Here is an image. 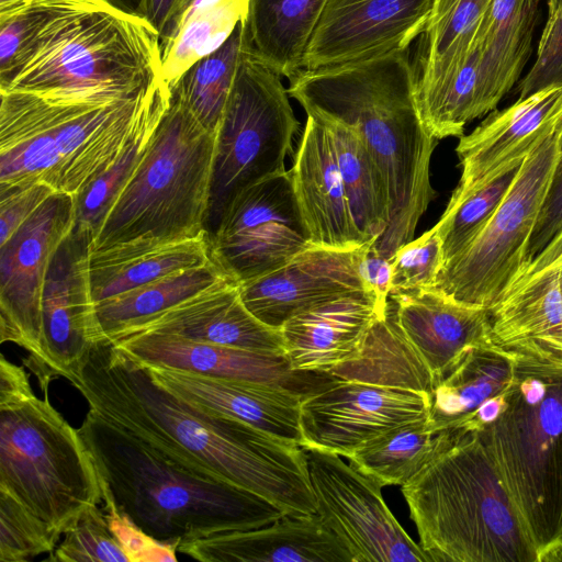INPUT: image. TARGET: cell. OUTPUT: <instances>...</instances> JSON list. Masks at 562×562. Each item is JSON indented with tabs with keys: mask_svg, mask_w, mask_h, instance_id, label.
Returning a JSON list of instances; mask_svg holds the SVG:
<instances>
[{
	"mask_svg": "<svg viewBox=\"0 0 562 562\" xmlns=\"http://www.w3.org/2000/svg\"><path fill=\"white\" fill-rule=\"evenodd\" d=\"M514 356V379L504 405L493 422L476 431L539 553L562 538V364Z\"/></svg>",
	"mask_w": 562,
	"mask_h": 562,
	"instance_id": "8",
	"label": "cell"
},
{
	"mask_svg": "<svg viewBox=\"0 0 562 562\" xmlns=\"http://www.w3.org/2000/svg\"><path fill=\"white\" fill-rule=\"evenodd\" d=\"M359 272L364 289L374 295L378 304L386 308L391 292V261L370 245L359 263Z\"/></svg>",
	"mask_w": 562,
	"mask_h": 562,
	"instance_id": "48",
	"label": "cell"
},
{
	"mask_svg": "<svg viewBox=\"0 0 562 562\" xmlns=\"http://www.w3.org/2000/svg\"><path fill=\"white\" fill-rule=\"evenodd\" d=\"M485 310L493 345L562 364V232Z\"/></svg>",
	"mask_w": 562,
	"mask_h": 562,
	"instance_id": "17",
	"label": "cell"
},
{
	"mask_svg": "<svg viewBox=\"0 0 562 562\" xmlns=\"http://www.w3.org/2000/svg\"><path fill=\"white\" fill-rule=\"evenodd\" d=\"M55 192L43 182L0 189V245Z\"/></svg>",
	"mask_w": 562,
	"mask_h": 562,
	"instance_id": "46",
	"label": "cell"
},
{
	"mask_svg": "<svg viewBox=\"0 0 562 562\" xmlns=\"http://www.w3.org/2000/svg\"><path fill=\"white\" fill-rule=\"evenodd\" d=\"M216 133L171 93L138 167L108 212L91 247L145 250L207 235Z\"/></svg>",
	"mask_w": 562,
	"mask_h": 562,
	"instance_id": "7",
	"label": "cell"
},
{
	"mask_svg": "<svg viewBox=\"0 0 562 562\" xmlns=\"http://www.w3.org/2000/svg\"><path fill=\"white\" fill-rule=\"evenodd\" d=\"M562 232V150L552 173L527 250L530 261Z\"/></svg>",
	"mask_w": 562,
	"mask_h": 562,
	"instance_id": "47",
	"label": "cell"
},
{
	"mask_svg": "<svg viewBox=\"0 0 562 562\" xmlns=\"http://www.w3.org/2000/svg\"><path fill=\"white\" fill-rule=\"evenodd\" d=\"M159 77V36L144 18L108 0H64L0 74V91L67 99L123 97Z\"/></svg>",
	"mask_w": 562,
	"mask_h": 562,
	"instance_id": "6",
	"label": "cell"
},
{
	"mask_svg": "<svg viewBox=\"0 0 562 562\" xmlns=\"http://www.w3.org/2000/svg\"><path fill=\"white\" fill-rule=\"evenodd\" d=\"M424 391L329 376L302 395L303 448L341 457L404 424L428 419Z\"/></svg>",
	"mask_w": 562,
	"mask_h": 562,
	"instance_id": "15",
	"label": "cell"
},
{
	"mask_svg": "<svg viewBox=\"0 0 562 562\" xmlns=\"http://www.w3.org/2000/svg\"><path fill=\"white\" fill-rule=\"evenodd\" d=\"M63 542L46 559L52 562H128L97 505L83 509L64 532Z\"/></svg>",
	"mask_w": 562,
	"mask_h": 562,
	"instance_id": "40",
	"label": "cell"
},
{
	"mask_svg": "<svg viewBox=\"0 0 562 562\" xmlns=\"http://www.w3.org/2000/svg\"><path fill=\"white\" fill-rule=\"evenodd\" d=\"M117 9L144 18L145 0H108Z\"/></svg>",
	"mask_w": 562,
	"mask_h": 562,
	"instance_id": "52",
	"label": "cell"
},
{
	"mask_svg": "<svg viewBox=\"0 0 562 562\" xmlns=\"http://www.w3.org/2000/svg\"><path fill=\"white\" fill-rule=\"evenodd\" d=\"M541 1L493 0L484 14L471 48L479 60L482 115L494 111L520 78L531 53Z\"/></svg>",
	"mask_w": 562,
	"mask_h": 562,
	"instance_id": "28",
	"label": "cell"
},
{
	"mask_svg": "<svg viewBox=\"0 0 562 562\" xmlns=\"http://www.w3.org/2000/svg\"><path fill=\"white\" fill-rule=\"evenodd\" d=\"M64 0H21L0 9V74L32 42Z\"/></svg>",
	"mask_w": 562,
	"mask_h": 562,
	"instance_id": "43",
	"label": "cell"
},
{
	"mask_svg": "<svg viewBox=\"0 0 562 562\" xmlns=\"http://www.w3.org/2000/svg\"><path fill=\"white\" fill-rule=\"evenodd\" d=\"M317 120L331 136L355 223L364 240L373 245L383 236L390 221V199L384 179L356 131L339 122Z\"/></svg>",
	"mask_w": 562,
	"mask_h": 562,
	"instance_id": "34",
	"label": "cell"
},
{
	"mask_svg": "<svg viewBox=\"0 0 562 562\" xmlns=\"http://www.w3.org/2000/svg\"><path fill=\"white\" fill-rule=\"evenodd\" d=\"M0 491L59 537L83 509L102 501L80 432L50 404L48 393L0 407Z\"/></svg>",
	"mask_w": 562,
	"mask_h": 562,
	"instance_id": "9",
	"label": "cell"
},
{
	"mask_svg": "<svg viewBox=\"0 0 562 562\" xmlns=\"http://www.w3.org/2000/svg\"><path fill=\"white\" fill-rule=\"evenodd\" d=\"M59 536L20 502L0 491V561L24 562L50 553Z\"/></svg>",
	"mask_w": 562,
	"mask_h": 562,
	"instance_id": "41",
	"label": "cell"
},
{
	"mask_svg": "<svg viewBox=\"0 0 562 562\" xmlns=\"http://www.w3.org/2000/svg\"><path fill=\"white\" fill-rule=\"evenodd\" d=\"M159 333L190 340L283 356L280 329L258 319L243 303L236 282L225 279L177 305L132 326L115 338Z\"/></svg>",
	"mask_w": 562,
	"mask_h": 562,
	"instance_id": "23",
	"label": "cell"
},
{
	"mask_svg": "<svg viewBox=\"0 0 562 562\" xmlns=\"http://www.w3.org/2000/svg\"><path fill=\"white\" fill-rule=\"evenodd\" d=\"M106 520L128 562L177 561V547L148 535L113 505H105Z\"/></svg>",
	"mask_w": 562,
	"mask_h": 562,
	"instance_id": "45",
	"label": "cell"
},
{
	"mask_svg": "<svg viewBox=\"0 0 562 562\" xmlns=\"http://www.w3.org/2000/svg\"><path fill=\"white\" fill-rule=\"evenodd\" d=\"M427 420L397 426L368 441L347 459L382 487L402 486L448 448L460 431H434Z\"/></svg>",
	"mask_w": 562,
	"mask_h": 562,
	"instance_id": "35",
	"label": "cell"
},
{
	"mask_svg": "<svg viewBox=\"0 0 562 562\" xmlns=\"http://www.w3.org/2000/svg\"><path fill=\"white\" fill-rule=\"evenodd\" d=\"M289 97L280 75L256 55L249 42L216 133L207 238L237 192L286 171L285 158L300 125Z\"/></svg>",
	"mask_w": 562,
	"mask_h": 562,
	"instance_id": "10",
	"label": "cell"
},
{
	"mask_svg": "<svg viewBox=\"0 0 562 562\" xmlns=\"http://www.w3.org/2000/svg\"><path fill=\"white\" fill-rule=\"evenodd\" d=\"M229 279L212 260L95 304L104 340Z\"/></svg>",
	"mask_w": 562,
	"mask_h": 562,
	"instance_id": "36",
	"label": "cell"
},
{
	"mask_svg": "<svg viewBox=\"0 0 562 562\" xmlns=\"http://www.w3.org/2000/svg\"><path fill=\"white\" fill-rule=\"evenodd\" d=\"M288 93L306 115L348 125L360 136L387 189L390 221L372 248L390 259L414 239L436 193L430 160L438 139L418 98V75L406 50L340 66L302 70Z\"/></svg>",
	"mask_w": 562,
	"mask_h": 562,
	"instance_id": "2",
	"label": "cell"
},
{
	"mask_svg": "<svg viewBox=\"0 0 562 562\" xmlns=\"http://www.w3.org/2000/svg\"><path fill=\"white\" fill-rule=\"evenodd\" d=\"M493 0H434L423 33L419 102L445 87L465 64L475 33Z\"/></svg>",
	"mask_w": 562,
	"mask_h": 562,
	"instance_id": "33",
	"label": "cell"
},
{
	"mask_svg": "<svg viewBox=\"0 0 562 562\" xmlns=\"http://www.w3.org/2000/svg\"><path fill=\"white\" fill-rule=\"evenodd\" d=\"M538 562H562V538L541 550Z\"/></svg>",
	"mask_w": 562,
	"mask_h": 562,
	"instance_id": "51",
	"label": "cell"
},
{
	"mask_svg": "<svg viewBox=\"0 0 562 562\" xmlns=\"http://www.w3.org/2000/svg\"><path fill=\"white\" fill-rule=\"evenodd\" d=\"M390 297L395 322L430 392L469 349L491 342L485 307L459 302L437 288Z\"/></svg>",
	"mask_w": 562,
	"mask_h": 562,
	"instance_id": "21",
	"label": "cell"
},
{
	"mask_svg": "<svg viewBox=\"0 0 562 562\" xmlns=\"http://www.w3.org/2000/svg\"><path fill=\"white\" fill-rule=\"evenodd\" d=\"M562 85V0L548 7L537 57L518 85V99L550 86Z\"/></svg>",
	"mask_w": 562,
	"mask_h": 562,
	"instance_id": "44",
	"label": "cell"
},
{
	"mask_svg": "<svg viewBox=\"0 0 562 562\" xmlns=\"http://www.w3.org/2000/svg\"><path fill=\"white\" fill-rule=\"evenodd\" d=\"M102 501L154 538L175 544L262 527L286 513L236 485L202 475L89 409L78 429Z\"/></svg>",
	"mask_w": 562,
	"mask_h": 562,
	"instance_id": "3",
	"label": "cell"
},
{
	"mask_svg": "<svg viewBox=\"0 0 562 562\" xmlns=\"http://www.w3.org/2000/svg\"><path fill=\"white\" fill-rule=\"evenodd\" d=\"M562 117V85L550 86L492 111L456 153L461 177L451 196H459L521 164L535 145Z\"/></svg>",
	"mask_w": 562,
	"mask_h": 562,
	"instance_id": "20",
	"label": "cell"
},
{
	"mask_svg": "<svg viewBox=\"0 0 562 562\" xmlns=\"http://www.w3.org/2000/svg\"><path fill=\"white\" fill-rule=\"evenodd\" d=\"M557 0H548V7L552 5Z\"/></svg>",
	"mask_w": 562,
	"mask_h": 562,
	"instance_id": "54",
	"label": "cell"
},
{
	"mask_svg": "<svg viewBox=\"0 0 562 562\" xmlns=\"http://www.w3.org/2000/svg\"><path fill=\"white\" fill-rule=\"evenodd\" d=\"M304 450L316 514L353 562H430L386 506L379 483L339 454Z\"/></svg>",
	"mask_w": 562,
	"mask_h": 562,
	"instance_id": "14",
	"label": "cell"
},
{
	"mask_svg": "<svg viewBox=\"0 0 562 562\" xmlns=\"http://www.w3.org/2000/svg\"><path fill=\"white\" fill-rule=\"evenodd\" d=\"M434 0H327L303 70L406 50L426 30Z\"/></svg>",
	"mask_w": 562,
	"mask_h": 562,
	"instance_id": "18",
	"label": "cell"
},
{
	"mask_svg": "<svg viewBox=\"0 0 562 562\" xmlns=\"http://www.w3.org/2000/svg\"><path fill=\"white\" fill-rule=\"evenodd\" d=\"M146 367L157 382L190 404L236 418L303 447L300 424L302 392L280 383L217 379Z\"/></svg>",
	"mask_w": 562,
	"mask_h": 562,
	"instance_id": "26",
	"label": "cell"
},
{
	"mask_svg": "<svg viewBox=\"0 0 562 562\" xmlns=\"http://www.w3.org/2000/svg\"><path fill=\"white\" fill-rule=\"evenodd\" d=\"M19 1H21V0H0V9L10 7Z\"/></svg>",
	"mask_w": 562,
	"mask_h": 562,
	"instance_id": "53",
	"label": "cell"
},
{
	"mask_svg": "<svg viewBox=\"0 0 562 562\" xmlns=\"http://www.w3.org/2000/svg\"><path fill=\"white\" fill-rule=\"evenodd\" d=\"M386 311L373 294L359 292L293 315L280 327L291 370L328 375L356 360L371 327Z\"/></svg>",
	"mask_w": 562,
	"mask_h": 562,
	"instance_id": "25",
	"label": "cell"
},
{
	"mask_svg": "<svg viewBox=\"0 0 562 562\" xmlns=\"http://www.w3.org/2000/svg\"><path fill=\"white\" fill-rule=\"evenodd\" d=\"M211 260L207 235L145 250L108 248L90 254L94 304Z\"/></svg>",
	"mask_w": 562,
	"mask_h": 562,
	"instance_id": "31",
	"label": "cell"
},
{
	"mask_svg": "<svg viewBox=\"0 0 562 562\" xmlns=\"http://www.w3.org/2000/svg\"><path fill=\"white\" fill-rule=\"evenodd\" d=\"M402 493L430 562H538L522 515L476 430H460Z\"/></svg>",
	"mask_w": 562,
	"mask_h": 562,
	"instance_id": "5",
	"label": "cell"
},
{
	"mask_svg": "<svg viewBox=\"0 0 562 562\" xmlns=\"http://www.w3.org/2000/svg\"><path fill=\"white\" fill-rule=\"evenodd\" d=\"M521 164L470 192L450 198L434 226L441 239L445 263L461 252L487 225L510 189Z\"/></svg>",
	"mask_w": 562,
	"mask_h": 562,
	"instance_id": "39",
	"label": "cell"
},
{
	"mask_svg": "<svg viewBox=\"0 0 562 562\" xmlns=\"http://www.w3.org/2000/svg\"><path fill=\"white\" fill-rule=\"evenodd\" d=\"M178 0H145L144 19L158 33L162 31Z\"/></svg>",
	"mask_w": 562,
	"mask_h": 562,
	"instance_id": "50",
	"label": "cell"
},
{
	"mask_svg": "<svg viewBox=\"0 0 562 562\" xmlns=\"http://www.w3.org/2000/svg\"><path fill=\"white\" fill-rule=\"evenodd\" d=\"M249 42L247 21H244L221 47L195 61L171 88V93L211 133H217L239 60Z\"/></svg>",
	"mask_w": 562,
	"mask_h": 562,
	"instance_id": "37",
	"label": "cell"
},
{
	"mask_svg": "<svg viewBox=\"0 0 562 562\" xmlns=\"http://www.w3.org/2000/svg\"><path fill=\"white\" fill-rule=\"evenodd\" d=\"M514 372L513 353L492 342L472 347L428 394L429 428L463 431L485 403L508 390Z\"/></svg>",
	"mask_w": 562,
	"mask_h": 562,
	"instance_id": "29",
	"label": "cell"
},
{
	"mask_svg": "<svg viewBox=\"0 0 562 562\" xmlns=\"http://www.w3.org/2000/svg\"><path fill=\"white\" fill-rule=\"evenodd\" d=\"M93 235L72 227L54 252L42 294L43 349L52 380L71 381L103 339L90 282Z\"/></svg>",
	"mask_w": 562,
	"mask_h": 562,
	"instance_id": "16",
	"label": "cell"
},
{
	"mask_svg": "<svg viewBox=\"0 0 562 562\" xmlns=\"http://www.w3.org/2000/svg\"><path fill=\"white\" fill-rule=\"evenodd\" d=\"M178 552L202 562H353L317 514H285L269 525L188 540Z\"/></svg>",
	"mask_w": 562,
	"mask_h": 562,
	"instance_id": "27",
	"label": "cell"
},
{
	"mask_svg": "<svg viewBox=\"0 0 562 562\" xmlns=\"http://www.w3.org/2000/svg\"><path fill=\"white\" fill-rule=\"evenodd\" d=\"M250 0H178L159 34L161 78L171 89L247 21Z\"/></svg>",
	"mask_w": 562,
	"mask_h": 562,
	"instance_id": "30",
	"label": "cell"
},
{
	"mask_svg": "<svg viewBox=\"0 0 562 562\" xmlns=\"http://www.w3.org/2000/svg\"><path fill=\"white\" fill-rule=\"evenodd\" d=\"M209 244L212 260L237 284L278 270L313 247L290 171L237 192Z\"/></svg>",
	"mask_w": 562,
	"mask_h": 562,
	"instance_id": "12",
	"label": "cell"
},
{
	"mask_svg": "<svg viewBox=\"0 0 562 562\" xmlns=\"http://www.w3.org/2000/svg\"><path fill=\"white\" fill-rule=\"evenodd\" d=\"M562 150V117L524 159L506 196L481 233L447 261L436 288L487 307L527 260L529 241Z\"/></svg>",
	"mask_w": 562,
	"mask_h": 562,
	"instance_id": "11",
	"label": "cell"
},
{
	"mask_svg": "<svg viewBox=\"0 0 562 562\" xmlns=\"http://www.w3.org/2000/svg\"><path fill=\"white\" fill-rule=\"evenodd\" d=\"M75 222V195L55 192L0 245V341L29 352L44 394L50 379L43 349L42 294L50 259Z\"/></svg>",
	"mask_w": 562,
	"mask_h": 562,
	"instance_id": "13",
	"label": "cell"
},
{
	"mask_svg": "<svg viewBox=\"0 0 562 562\" xmlns=\"http://www.w3.org/2000/svg\"><path fill=\"white\" fill-rule=\"evenodd\" d=\"M34 395L24 369L0 359V407L14 404Z\"/></svg>",
	"mask_w": 562,
	"mask_h": 562,
	"instance_id": "49",
	"label": "cell"
},
{
	"mask_svg": "<svg viewBox=\"0 0 562 562\" xmlns=\"http://www.w3.org/2000/svg\"><path fill=\"white\" fill-rule=\"evenodd\" d=\"M70 382L89 409L184 467L252 492L286 514L316 513L303 447L190 404L113 342L95 344Z\"/></svg>",
	"mask_w": 562,
	"mask_h": 562,
	"instance_id": "1",
	"label": "cell"
},
{
	"mask_svg": "<svg viewBox=\"0 0 562 562\" xmlns=\"http://www.w3.org/2000/svg\"><path fill=\"white\" fill-rule=\"evenodd\" d=\"M391 292L400 293L436 288L445 266L441 239L435 227L398 247L390 258Z\"/></svg>",
	"mask_w": 562,
	"mask_h": 562,
	"instance_id": "42",
	"label": "cell"
},
{
	"mask_svg": "<svg viewBox=\"0 0 562 562\" xmlns=\"http://www.w3.org/2000/svg\"><path fill=\"white\" fill-rule=\"evenodd\" d=\"M109 341L148 367L217 379L280 383L303 394L328 379L325 374L292 371L283 356L195 341L176 335L142 333Z\"/></svg>",
	"mask_w": 562,
	"mask_h": 562,
	"instance_id": "22",
	"label": "cell"
},
{
	"mask_svg": "<svg viewBox=\"0 0 562 562\" xmlns=\"http://www.w3.org/2000/svg\"><path fill=\"white\" fill-rule=\"evenodd\" d=\"M369 246L352 250L313 246L280 269L238 284L241 301L262 323L280 329L290 317L307 308L368 292L359 263Z\"/></svg>",
	"mask_w": 562,
	"mask_h": 562,
	"instance_id": "19",
	"label": "cell"
},
{
	"mask_svg": "<svg viewBox=\"0 0 562 562\" xmlns=\"http://www.w3.org/2000/svg\"><path fill=\"white\" fill-rule=\"evenodd\" d=\"M327 0H250L247 29L256 55L280 76L293 79Z\"/></svg>",
	"mask_w": 562,
	"mask_h": 562,
	"instance_id": "32",
	"label": "cell"
},
{
	"mask_svg": "<svg viewBox=\"0 0 562 562\" xmlns=\"http://www.w3.org/2000/svg\"><path fill=\"white\" fill-rule=\"evenodd\" d=\"M170 101L155 109L132 135L117 159L75 195L72 227L88 231L95 237L112 204L144 157Z\"/></svg>",
	"mask_w": 562,
	"mask_h": 562,
	"instance_id": "38",
	"label": "cell"
},
{
	"mask_svg": "<svg viewBox=\"0 0 562 562\" xmlns=\"http://www.w3.org/2000/svg\"><path fill=\"white\" fill-rule=\"evenodd\" d=\"M0 189L43 182L77 195L108 169L158 106L161 77L123 97L67 99L0 91Z\"/></svg>",
	"mask_w": 562,
	"mask_h": 562,
	"instance_id": "4",
	"label": "cell"
},
{
	"mask_svg": "<svg viewBox=\"0 0 562 562\" xmlns=\"http://www.w3.org/2000/svg\"><path fill=\"white\" fill-rule=\"evenodd\" d=\"M290 171L295 198L314 246L352 250L368 244L352 217L331 136L308 116Z\"/></svg>",
	"mask_w": 562,
	"mask_h": 562,
	"instance_id": "24",
	"label": "cell"
}]
</instances>
